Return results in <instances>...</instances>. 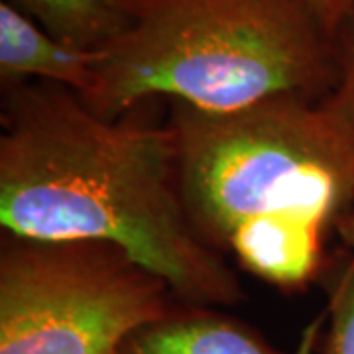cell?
Returning <instances> with one entry per match:
<instances>
[{"label": "cell", "instance_id": "1", "mask_svg": "<svg viewBox=\"0 0 354 354\" xmlns=\"http://www.w3.org/2000/svg\"><path fill=\"white\" fill-rule=\"evenodd\" d=\"M134 113L106 120L62 85H2V230L106 242L162 279L179 304L236 305L239 274L185 209L174 130Z\"/></svg>", "mask_w": 354, "mask_h": 354}, {"label": "cell", "instance_id": "2", "mask_svg": "<svg viewBox=\"0 0 354 354\" xmlns=\"http://www.w3.org/2000/svg\"><path fill=\"white\" fill-rule=\"evenodd\" d=\"M171 102L179 185L201 239L283 291L319 281L354 197V140L323 102L209 113Z\"/></svg>", "mask_w": 354, "mask_h": 354}, {"label": "cell", "instance_id": "3", "mask_svg": "<svg viewBox=\"0 0 354 354\" xmlns=\"http://www.w3.org/2000/svg\"><path fill=\"white\" fill-rule=\"evenodd\" d=\"M118 2L127 24L81 99L106 120L160 97L230 113L276 97L321 102L337 85L335 41L304 0Z\"/></svg>", "mask_w": 354, "mask_h": 354}, {"label": "cell", "instance_id": "4", "mask_svg": "<svg viewBox=\"0 0 354 354\" xmlns=\"http://www.w3.org/2000/svg\"><path fill=\"white\" fill-rule=\"evenodd\" d=\"M176 304L113 244L2 234L0 354H114Z\"/></svg>", "mask_w": 354, "mask_h": 354}, {"label": "cell", "instance_id": "5", "mask_svg": "<svg viewBox=\"0 0 354 354\" xmlns=\"http://www.w3.org/2000/svg\"><path fill=\"white\" fill-rule=\"evenodd\" d=\"M101 50H79L67 46L16 8L0 4V81L2 85L46 81L77 93L81 99L97 85Z\"/></svg>", "mask_w": 354, "mask_h": 354}, {"label": "cell", "instance_id": "6", "mask_svg": "<svg viewBox=\"0 0 354 354\" xmlns=\"http://www.w3.org/2000/svg\"><path fill=\"white\" fill-rule=\"evenodd\" d=\"M114 354H288L218 307L176 304Z\"/></svg>", "mask_w": 354, "mask_h": 354}, {"label": "cell", "instance_id": "7", "mask_svg": "<svg viewBox=\"0 0 354 354\" xmlns=\"http://www.w3.org/2000/svg\"><path fill=\"white\" fill-rule=\"evenodd\" d=\"M53 38L79 50H102L127 24L118 0H8Z\"/></svg>", "mask_w": 354, "mask_h": 354}, {"label": "cell", "instance_id": "8", "mask_svg": "<svg viewBox=\"0 0 354 354\" xmlns=\"http://www.w3.org/2000/svg\"><path fill=\"white\" fill-rule=\"evenodd\" d=\"M319 281L329 293V330L323 354H354V266L348 258H330Z\"/></svg>", "mask_w": 354, "mask_h": 354}, {"label": "cell", "instance_id": "9", "mask_svg": "<svg viewBox=\"0 0 354 354\" xmlns=\"http://www.w3.org/2000/svg\"><path fill=\"white\" fill-rule=\"evenodd\" d=\"M333 41L337 57V85L321 102L341 120L354 140V14L341 26Z\"/></svg>", "mask_w": 354, "mask_h": 354}, {"label": "cell", "instance_id": "10", "mask_svg": "<svg viewBox=\"0 0 354 354\" xmlns=\"http://www.w3.org/2000/svg\"><path fill=\"white\" fill-rule=\"evenodd\" d=\"M330 38L354 14V0H304Z\"/></svg>", "mask_w": 354, "mask_h": 354}, {"label": "cell", "instance_id": "11", "mask_svg": "<svg viewBox=\"0 0 354 354\" xmlns=\"http://www.w3.org/2000/svg\"><path fill=\"white\" fill-rule=\"evenodd\" d=\"M335 234L339 236L342 246V254L348 258V262L354 266V197L348 209L341 216L339 225L335 228Z\"/></svg>", "mask_w": 354, "mask_h": 354}]
</instances>
